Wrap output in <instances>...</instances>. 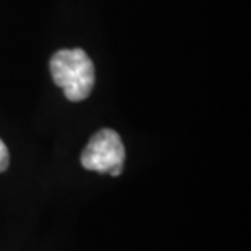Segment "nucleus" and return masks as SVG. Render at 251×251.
Here are the masks:
<instances>
[{"mask_svg":"<svg viewBox=\"0 0 251 251\" xmlns=\"http://www.w3.org/2000/svg\"><path fill=\"white\" fill-rule=\"evenodd\" d=\"M51 74L70 101L88 98L95 85V67L83 49H61L51 59Z\"/></svg>","mask_w":251,"mask_h":251,"instance_id":"f257e3e1","label":"nucleus"},{"mask_svg":"<svg viewBox=\"0 0 251 251\" xmlns=\"http://www.w3.org/2000/svg\"><path fill=\"white\" fill-rule=\"evenodd\" d=\"M8 163H10L8 149H7V145L3 144V140L0 139V173L8 168Z\"/></svg>","mask_w":251,"mask_h":251,"instance_id":"7ed1b4c3","label":"nucleus"},{"mask_svg":"<svg viewBox=\"0 0 251 251\" xmlns=\"http://www.w3.org/2000/svg\"><path fill=\"white\" fill-rule=\"evenodd\" d=\"M126 150L119 134L113 129H101L90 139L82 152V165L90 172L119 176L124 168Z\"/></svg>","mask_w":251,"mask_h":251,"instance_id":"f03ea898","label":"nucleus"}]
</instances>
